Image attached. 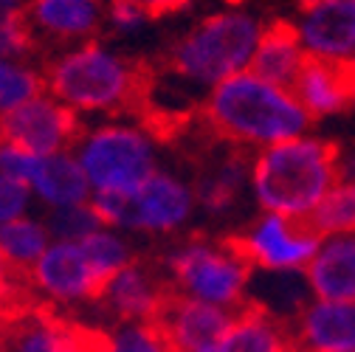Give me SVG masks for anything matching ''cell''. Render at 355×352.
<instances>
[{"label":"cell","instance_id":"obj_13","mask_svg":"<svg viewBox=\"0 0 355 352\" xmlns=\"http://www.w3.org/2000/svg\"><path fill=\"white\" fill-rule=\"evenodd\" d=\"M232 322H234L232 310L172 293L150 324L161 330L172 352H203L226 335Z\"/></svg>","mask_w":355,"mask_h":352},{"label":"cell","instance_id":"obj_7","mask_svg":"<svg viewBox=\"0 0 355 352\" xmlns=\"http://www.w3.org/2000/svg\"><path fill=\"white\" fill-rule=\"evenodd\" d=\"M232 243L259 274H304L322 234L307 220L259 211Z\"/></svg>","mask_w":355,"mask_h":352},{"label":"cell","instance_id":"obj_20","mask_svg":"<svg viewBox=\"0 0 355 352\" xmlns=\"http://www.w3.org/2000/svg\"><path fill=\"white\" fill-rule=\"evenodd\" d=\"M307 60L310 57L302 49L293 23L277 20V23L265 26L257 54H254V62H251V71L262 79L279 85V87H293L299 73L304 71Z\"/></svg>","mask_w":355,"mask_h":352},{"label":"cell","instance_id":"obj_27","mask_svg":"<svg viewBox=\"0 0 355 352\" xmlns=\"http://www.w3.org/2000/svg\"><path fill=\"white\" fill-rule=\"evenodd\" d=\"M37 51H40V42L26 17L0 20V60L31 62Z\"/></svg>","mask_w":355,"mask_h":352},{"label":"cell","instance_id":"obj_3","mask_svg":"<svg viewBox=\"0 0 355 352\" xmlns=\"http://www.w3.org/2000/svg\"><path fill=\"white\" fill-rule=\"evenodd\" d=\"M42 73H46V91L79 118L132 110L150 91L144 71L102 39L54 51Z\"/></svg>","mask_w":355,"mask_h":352},{"label":"cell","instance_id":"obj_10","mask_svg":"<svg viewBox=\"0 0 355 352\" xmlns=\"http://www.w3.org/2000/svg\"><path fill=\"white\" fill-rule=\"evenodd\" d=\"M28 285L54 301H99L107 282L96 274L82 243H51L37 265L26 274Z\"/></svg>","mask_w":355,"mask_h":352},{"label":"cell","instance_id":"obj_29","mask_svg":"<svg viewBox=\"0 0 355 352\" xmlns=\"http://www.w3.org/2000/svg\"><path fill=\"white\" fill-rule=\"evenodd\" d=\"M150 15L136 6L124 3V0H107V15H105V31L113 37H136L150 26Z\"/></svg>","mask_w":355,"mask_h":352},{"label":"cell","instance_id":"obj_22","mask_svg":"<svg viewBox=\"0 0 355 352\" xmlns=\"http://www.w3.org/2000/svg\"><path fill=\"white\" fill-rule=\"evenodd\" d=\"M51 243L54 237L46 226V220L34 214H26L20 220L0 226V251H3L15 274H28L40 262V256L51 248Z\"/></svg>","mask_w":355,"mask_h":352},{"label":"cell","instance_id":"obj_6","mask_svg":"<svg viewBox=\"0 0 355 352\" xmlns=\"http://www.w3.org/2000/svg\"><path fill=\"white\" fill-rule=\"evenodd\" d=\"M164 271L175 288L187 299L223 307V310H243L251 301L254 268L237 251L232 237H192L166 254Z\"/></svg>","mask_w":355,"mask_h":352},{"label":"cell","instance_id":"obj_21","mask_svg":"<svg viewBox=\"0 0 355 352\" xmlns=\"http://www.w3.org/2000/svg\"><path fill=\"white\" fill-rule=\"evenodd\" d=\"M34 197L46 209H65V206H79L91 203L94 189L91 181L76 161L73 150L57 152V155H42V164L37 169V178L31 181Z\"/></svg>","mask_w":355,"mask_h":352},{"label":"cell","instance_id":"obj_17","mask_svg":"<svg viewBox=\"0 0 355 352\" xmlns=\"http://www.w3.org/2000/svg\"><path fill=\"white\" fill-rule=\"evenodd\" d=\"M245 192L251 195V158L245 150L232 144H229V152L206 164V169L200 172V178L195 184L198 206L214 217L229 214L243 200Z\"/></svg>","mask_w":355,"mask_h":352},{"label":"cell","instance_id":"obj_19","mask_svg":"<svg viewBox=\"0 0 355 352\" xmlns=\"http://www.w3.org/2000/svg\"><path fill=\"white\" fill-rule=\"evenodd\" d=\"M209 352H293L291 324L262 304L248 301L234 313L232 327Z\"/></svg>","mask_w":355,"mask_h":352},{"label":"cell","instance_id":"obj_32","mask_svg":"<svg viewBox=\"0 0 355 352\" xmlns=\"http://www.w3.org/2000/svg\"><path fill=\"white\" fill-rule=\"evenodd\" d=\"M124 3L141 6V9L155 20V17H164V15H172V12H178V9H184L189 0H124Z\"/></svg>","mask_w":355,"mask_h":352},{"label":"cell","instance_id":"obj_8","mask_svg":"<svg viewBox=\"0 0 355 352\" xmlns=\"http://www.w3.org/2000/svg\"><path fill=\"white\" fill-rule=\"evenodd\" d=\"M82 130V118L49 91L0 118V139L20 144L37 155H57L73 150Z\"/></svg>","mask_w":355,"mask_h":352},{"label":"cell","instance_id":"obj_18","mask_svg":"<svg viewBox=\"0 0 355 352\" xmlns=\"http://www.w3.org/2000/svg\"><path fill=\"white\" fill-rule=\"evenodd\" d=\"M291 91L313 121L336 118L352 107V87H349L347 65L307 60L304 71L299 73Z\"/></svg>","mask_w":355,"mask_h":352},{"label":"cell","instance_id":"obj_9","mask_svg":"<svg viewBox=\"0 0 355 352\" xmlns=\"http://www.w3.org/2000/svg\"><path fill=\"white\" fill-rule=\"evenodd\" d=\"M198 209L195 186L181 175L158 169L153 178L130 197L127 206V231L144 234H175L181 231Z\"/></svg>","mask_w":355,"mask_h":352},{"label":"cell","instance_id":"obj_16","mask_svg":"<svg viewBox=\"0 0 355 352\" xmlns=\"http://www.w3.org/2000/svg\"><path fill=\"white\" fill-rule=\"evenodd\" d=\"M302 276L310 299L355 301V234H322Z\"/></svg>","mask_w":355,"mask_h":352},{"label":"cell","instance_id":"obj_34","mask_svg":"<svg viewBox=\"0 0 355 352\" xmlns=\"http://www.w3.org/2000/svg\"><path fill=\"white\" fill-rule=\"evenodd\" d=\"M26 17V0H0V20Z\"/></svg>","mask_w":355,"mask_h":352},{"label":"cell","instance_id":"obj_11","mask_svg":"<svg viewBox=\"0 0 355 352\" xmlns=\"http://www.w3.org/2000/svg\"><path fill=\"white\" fill-rule=\"evenodd\" d=\"M107 0H26V20L37 42L57 51L99 39L105 31Z\"/></svg>","mask_w":355,"mask_h":352},{"label":"cell","instance_id":"obj_4","mask_svg":"<svg viewBox=\"0 0 355 352\" xmlns=\"http://www.w3.org/2000/svg\"><path fill=\"white\" fill-rule=\"evenodd\" d=\"M265 26L245 6L209 12L172 42L164 68L178 85L211 94L226 79L251 71Z\"/></svg>","mask_w":355,"mask_h":352},{"label":"cell","instance_id":"obj_35","mask_svg":"<svg viewBox=\"0 0 355 352\" xmlns=\"http://www.w3.org/2000/svg\"><path fill=\"white\" fill-rule=\"evenodd\" d=\"M347 76H349V87H352V107H355V60L347 65Z\"/></svg>","mask_w":355,"mask_h":352},{"label":"cell","instance_id":"obj_26","mask_svg":"<svg viewBox=\"0 0 355 352\" xmlns=\"http://www.w3.org/2000/svg\"><path fill=\"white\" fill-rule=\"evenodd\" d=\"M46 226L54 237V243H82L105 223L99 220L96 209L91 203H79V206H65V209H49L46 214Z\"/></svg>","mask_w":355,"mask_h":352},{"label":"cell","instance_id":"obj_28","mask_svg":"<svg viewBox=\"0 0 355 352\" xmlns=\"http://www.w3.org/2000/svg\"><path fill=\"white\" fill-rule=\"evenodd\" d=\"M40 164H42V155L0 139V175H9V178H15L31 189V181L37 178Z\"/></svg>","mask_w":355,"mask_h":352},{"label":"cell","instance_id":"obj_25","mask_svg":"<svg viewBox=\"0 0 355 352\" xmlns=\"http://www.w3.org/2000/svg\"><path fill=\"white\" fill-rule=\"evenodd\" d=\"M319 234H355V181H338L310 217Z\"/></svg>","mask_w":355,"mask_h":352},{"label":"cell","instance_id":"obj_33","mask_svg":"<svg viewBox=\"0 0 355 352\" xmlns=\"http://www.w3.org/2000/svg\"><path fill=\"white\" fill-rule=\"evenodd\" d=\"M338 181H355V147L338 150Z\"/></svg>","mask_w":355,"mask_h":352},{"label":"cell","instance_id":"obj_15","mask_svg":"<svg viewBox=\"0 0 355 352\" xmlns=\"http://www.w3.org/2000/svg\"><path fill=\"white\" fill-rule=\"evenodd\" d=\"M293 352H355V301L310 299L291 322Z\"/></svg>","mask_w":355,"mask_h":352},{"label":"cell","instance_id":"obj_2","mask_svg":"<svg viewBox=\"0 0 355 352\" xmlns=\"http://www.w3.org/2000/svg\"><path fill=\"white\" fill-rule=\"evenodd\" d=\"M336 184L338 147L322 136L307 133L251 155V197L259 211L310 223Z\"/></svg>","mask_w":355,"mask_h":352},{"label":"cell","instance_id":"obj_23","mask_svg":"<svg viewBox=\"0 0 355 352\" xmlns=\"http://www.w3.org/2000/svg\"><path fill=\"white\" fill-rule=\"evenodd\" d=\"M46 94V73L34 62L0 60V118Z\"/></svg>","mask_w":355,"mask_h":352},{"label":"cell","instance_id":"obj_12","mask_svg":"<svg viewBox=\"0 0 355 352\" xmlns=\"http://www.w3.org/2000/svg\"><path fill=\"white\" fill-rule=\"evenodd\" d=\"M293 28L310 60L333 65L355 60V0H322L299 9Z\"/></svg>","mask_w":355,"mask_h":352},{"label":"cell","instance_id":"obj_31","mask_svg":"<svg viewBox=\"0 0 355 352\" xmlns=\"http://www.w3.org/2000/svg\"><path fill=\"white\" fill-rule=\"evenodd\" d=\"M31 197H34V192L26 184L9 178V175H0V226L26 217Z\"/></svg>","mask_w":355,"mask_h":352},{"label":"cell","instance_id":"obj_24","mask_svg":"<svg viewBox=\"0 0 355 352\" xmlns=\"http://www.w3.org/2000/svg\"><path fill=\"white\" fill-rule=\"evenodd\" d=\"M82 248L105 282H110L116 274H121L130 262H136V254H132L130 243L116 229H99L96 234L82 240Z\"/></svg>","mask_w":355,"mask_h":352},{"label":"cell","instance_id":"obj_1","mask_svg":"<svg viewBox=\"0 0 355 352\" xmlns=\"http://www.w3.org/2000/svg\"><path fill=\"white\" fill-rule=\"evenodd\" d=\"M203 121L217 139L245 152L307 136L313 124L291 87H279L254 71H243L206 94Z\"/></svg>","mask_w":355,"mask_h":352},{"label":"cell","instance_id":"obj_14","mask_svg":"<svg viewBox=\"0 0 355 352\" xmlns=\"http://www.w3.org/2000/svg\"><path fill=\"white\" fill-rule=\"evenodd\" d=\"M172 293L175 288L166 271L150 265L144 259H136L107 282L99 301L116 319L130 324V322H153Z\"/></svg>","mask_w":355,"mask_h":352},{"label":"cell","instance_id":"obj_5","mask_svg":"<svg viewBox=\"0 0 355 352\" xmlns=\"http://www.w3.org/2000/svg\"><path fill=\"white\" fill-rule=\"evenodd\" d=\"M94 195L132 197L158 172V144L147 127L107 118L85 127L73 147Z\"/></svg>","mask_w":355,"mask_h":352},{"label":"cell","instance_id":"obj_30","mask_svg":"<svg viewBox=\"0 0 355 352\" xmlns=\"http://www.w3.org/2000/svg\"><path fill=\"white\" fill-rule=\"evenodd\" d=\"M26 313H28V307H26L23 290L15 282V271L6 262L3 251H0V327L20 319V316H26Z\"/></svg>","mask_w":355,"mask_h":352},{"label":"cell","instance_id":"obj_36","mask_svg":"<svg viewBox=\"0 0 355 352\" xmlns=\"http://www.w3.org/2000/svg\"><path fill=\"white\" fill-rule=\"evenodd\" d=\"M291 3L296 9H307V6H313V3H322V0H291Z\"/></svg>","mask_w":355,"mask_h":352}]
</instances>
